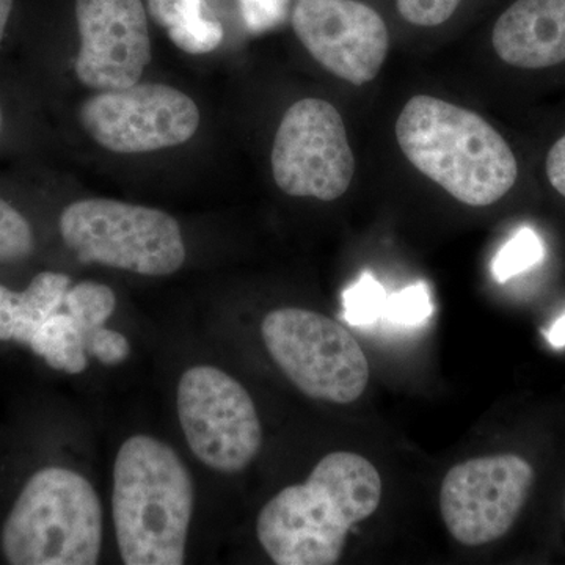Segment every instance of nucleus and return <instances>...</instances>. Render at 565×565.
<instances>
[{"label":"nucleus","instance_id":"nucleus-1","mask_svg":"<svg viewBox=\"0 0 565 565\" xmlns=\"http://www.w3.org/2000/svg\"><path fill=\"white\" fill-rule=\"evenodd\" d=\"M382 479L363 456L332 452L303 484L275 494L256 523L267 556L278 565H333L349 531L377 511Z\"/></svg>","mask_w":565,"mask_h":565},{"label":"nucleus","instance_id":"nucleus-2","mask_svg":"<svg viewBox=\"0 0 565 565\" xmlns=\"http://www.w3.org/2000/svg\"><path fill=\"white\" fill-rule=\"evenodd\" d=\"M412 167L467 206L500 202L514 188L512 148L482 115L430 95L408 99L394 126Z\"/></svg>","mask_w":565,"mask_h":565},{"label":"nucleus","instance_id":"nucleus-3","mask_svg":"<svg viewBox=\"0 0 565 565\" xmlns=\"http://www.w3.org/2000/svg\"><path fill=\"white\" fill-rule=\"evenodd\" d=\"M188 467L169 445L134 435L115 459L111 514L122 563L181 565L193 512Z\"/></svg>","mask_w":565,"mask_h":565},{"label":"nucleus","instance_id":"nucleus-4","mask_svg":"<svg viewBox=\"0 0 565 565\" xmlns=\"http://www.w3.org/2000/svg\"><path fill=\"white\" fill-rule=\"evenodd\" d=\"M103 508L84 476L36 471L11 508L0 548L13 565H95L102 555Z\"/></svg>","mask_w":565,"mask_h":565},{"label":"nucleus","instance_id":"nucleus-5","mask_svg":"<svg viewBox=\"0 0 565 565\" xmlns=\"http://www.w3.org/2000/svg\"><path fill=\"white\" fill-rule=\"evenodd\" d=\"M58 226L81 263L166 277L185 262L180 225L154 207L109 199L79 200L65 207Z\"/></svg>","mask_w":565,"mask_h":565},{"label":"nucleus","instance_id":"nucleus-6","mask_svg":"<svg viewBox=\"0 0 565 565\" xmlns=\"http://www.w3.org/2000/svg\"><path fill=\"white\" fill-rule=\"evenodd\" d=\"M262 332L274 362L308 397L352 404L366 390V355L340 322L303 308H280L264 318Z\"/></svg>","mask_w":565,"mask_h":565},{"label":"nucleus","instance_id":"nucleus-7","mask_svg":"<svg viewBox=\"0 0 565 565\" xmlns=\"http://www.w3.org/2000/svg\"><path fill=\"white\" fill-rule=\"evenodd\" d=\"M275 184L286 195L334 202L355 177L348 129L337 107L319 98L294 103L275 134Z\"/></svg>","mask_w":565,"mask_h":565},{"label":"nucleus","instance_id":"nucleus-8","mask_svg":"<svg viewBox=\"0 0 565 565\" xmlns=\"http://www.w3.org/2000/svg\"><path fill=\"white\" fill-rule=\"evenodd\" d=\"M177 404L185 440L212 470L243 471L262 449V423L252 396L225 371L214 366L185 371Z\"/></svg>","mask_w":565,"mask_h":565},{"label":"nucleus","instance_id":"nucleus-9","mask_svg":"<svg viewBox=\"0 0 565 565\" xmlns=\"http://www.w3.org/2000/svg\"><path fill=\"white\" fill-rule=\"evenodd\" d=\"M82 128L104 150L143 154L188 143L200 126L192 98L163 84L99 92L82 104Z\"/></svg>","mask_w":565,"mask_h":565},{"label":"nucleus","instance_id":"nucleus-10","mask_svg":"<svg viewBox=\"0 0 565 565\" xmlns=\"http://www.w3.org/2000/svg\"><path fill=\"white\" fill-rule=\"evenodd\" d=\"M534 482L523 457H479L452 467L440 490V512L459 544L481 546L503 537L514 526Z\"/></svg>","mask_w":565,"mask_h":565},{"label":"nucleus","instance_id":"nucleus-11","mask_svg":"<svg viewBox=\"0 0 565 565\" xmlns=\"http://www.w3.org/2000/svg\"><path fill=\"white\" fill-rule=\"evenodd\" d=\"M289 20L311 57L355 87L373 82L388 57V22L370 0H294Z\"/></svg>","mask_w":565,"mask_h":565},{"label":"nucleus","instance_id":"nucleus-12","mask_svg":"<svg viewBox=\"0 0 565 565\" xmlns=\"http://www.w3.org/2000/svg\"><path fill=\"white\" fill-rule=\"evenodd\" d=\"M81 50L74 71L85 87L122 90L151 62L150 29L141 0H76Z\"/></svg>","mask_w":565,"mask_h":565},{"label":"nucleus","instance_id":"nucleus-13","mask_svg":"<svg viewBox=\"0 0 565 565\" xmlns=\"http://www.w3.org/2000/svg\"><path fill=\"white\" fill-rule=\"evenodd\" d=\"M494 54L519 70L565 62V0H512L490 31Z\"/></svg>","mask_w":565,"mask_h":565},{"label":"nucleus","instance_id":"nucleus-14","mask_svg":"<svg viewBox=\"0 0 565 565\" xmlns=\"http://www.w3.org/2000/svg\"><path fill=\"white\" fill-rule=\"evenodd\" d=\"M70 288L68 275L58 273L36 275L22 292L0 285V341L31 344L40 327L63 310Z\"/></svg>","mask_w":565,"mask_h":565},{"label":"nucleus","instance_id":"nucleus-15","mask_svg":"<svg viewBox=\"0 0 565 565\" xmlns=\"http://www.w3.org/2000/svg\"><path fill=\"white\" fill-rule=\"evenodd\" d=\"M148 9L181 51L210 54L221 46L222 24L204 17V0H148Z\"/></svg>","mask_w":565,"mask_h":565},{"label":"nucleus","instance_id":"nucleus-16","mask_svg":"<svg viewBox=\"0 0 565 565\" xmlns=\"http://www.w3.org/2000/svg\"><path fill=\"white\" fill-rule=\"evenodd\" d=\"M29 348L54 370L68 374L84 373L88 359L84 333L68 311L52 315L32 338Z\"/></svg>","mask_w":565,"mask_h":565},{"label":"nucleus","instance_id":"nucleus-17","mask_svg":"<svg viewBox=\"0 0 565 565\" xmlns=\"http://www.w3.org/2000/svg\"><path fill=\"white\" fill-rule=\"evenodd\" d=\"M115 292L109 286L95 281H82L68 289L63 302V310L73 316L82 333L106 326L115 311Z\"/></svg>","mask_w":565,"mask_h":565},{"label":"nucleus","instance_id":"nucleus-18","mask_svg":"<svg viewBox=\"0 0 565 565\" xmlns=\"http://www.w3.org/2000/svg\"><path fill=\"white\" fill-rule=\"evenodd\" d=\"M475 0H392L394 13L405 25L435 31L456 21Z\"/></svg>","mask_w":565,"mask_h":565},{"label":"nucleus","instance_id":"nucleus-19","mask_svg":"<svg viewBox=\"0 0 565 565\" xmlns=\"http://www.w3.org/2000/svg\"><path fill=\"white\" fill-rule=\"evenodd\" d=\"M35 248L31 223L17 207L0 199V264L22 262Z\"/></svg>","mask_w":565,"mask_h":565},{"label":"nucleus","instance_id":"nucleus-20","mask_svg":"<svg viewBox=\"0 0 565 565\" xmlns=\"http://www.w3.org/2000/svg\"><path fill=\"white\" fill-rule=\"evenodd\" d=\"M344 319L351 326H367L384 316V288L371 275H363L356 285L343 294Z\"/></svg>","mask_w":565,"mask_h":565},{"label":"nucleus","instance_id":"nucleus-21","mask_svg":"<svg viewBox=\"0 0 565 565\" xmlns=\"http://www.w3.org/2000/svg\"><path fill=\"white\" fill-rule=\"evenodd\" d=\"M544 255L541 239L531 230L516 234L493 263V275L498 281H505L541 262Z\"/></svg>","mask_w":565,"mask_h":565},{"label":"nucleus","instance_id":"nucleus-22","mask_svg":"<svg viewBox=\"0 0 565 565\" xmlns=\"http://www.w3.org/2000/svg\"><path fill=\"white\" fill-rule=\"evenodd\" d=\"M294 0H239L247 31L262 35L281 28L291 18Z\"/></svg>","mask_w":565,"mask_h":565},{"label":"nucleus","instance_id":"nucleus-23","mask_svg":"<svg viewBox=\"0 0 565 565\" xmlns=\"http://www.w3.org/2000/svg\"><path fill=\"white\" fill-rule=\"evenodd\" d=\"M433 313L426 286L418 285L394 294L386 299L384 316L390 322L401 326H418Z\"/></svg>","mask_w":565,"mask_h":565},{"label":"nucleus","instance_id":"nucleus-24","mask_svg":"<svg viewBox=\"0 0 565 565\" xmlns=\"http://www.w3.org/2000/svg\"><path fill=\"white\" fill-rule=\"evenodd\" d=\"M87 355L95 356L107 366L125 362L131 352V344L125 334L106 329V326L92 330L84 337Z\"/></svg>","mask_w":565,"mask_h":565},{"label":"nucleus","instance_id":"nucleus-25","mask_svg":"<svg viewBox=\"0 0 565 565\" xmlns=\"http://www.w3.org/2000/svg\"><path fill=\"white\" fill-rule=\"evenodd\" d=\"M545 172L550 184L565 199V134L550 148L545 161Z\"/></svg>","mask_w":565,"mask_h":565},{"label":"nucleus","instance_id":"nucleus-26","mask_svg":"<svg viewBox=\"0 0 565 565\" xmlns=\"http://www.w3.org/2000/svg\"><path fill=\"white\" fill-rule=\"evenodd\" d=\"M546 340L553 345V348H564L565 345V315L561 316L559 319L548 330H546Z\"/></svg>","mask_w":565,"mask_h":565},{"label":"nucleus","instance_id":"nucleus-27","mask_svg":"<svg viewBox=\"0 0 565 565\" xmlns=\"http://www.w3.org/2000/svg\"><path fill=\"white\" fill-rule=\"evenodd\" d=\"M11 10H13V0H0V43H2L3 35H6Z\"/></svg>","mask_w":565,"mask_h":565},{"label":"nucleus","instance_id":"nucleus-28","mask_svg":"<svg viewBox=\"0 0 565 565\" xmlns=\"http://www.w3.org/2000/svg\"><path fill=\"white\" fill-rule=\"evenodd\" d=\"M0 131H2V111H0Z\"/></svg>","mask_w":565,"mask_h":565}]
</instances>
